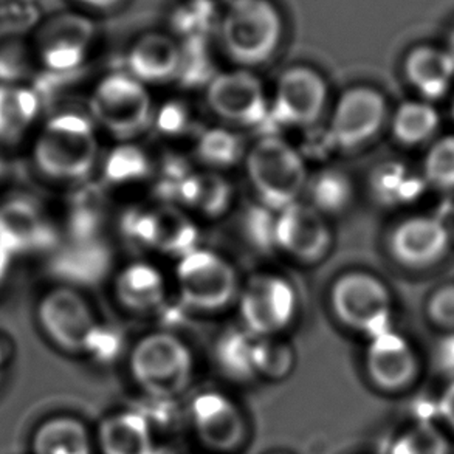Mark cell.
Segmentation results:
<instances>
[{
	"label": "cell",
	"instance_id": "6da1fadb",
	"mask_svg": "<svg viewBox=\"0 0 454 454\" xmlns=\"http://www.w3.org/2000/svg\"><path fill=\"white\" fill-rule=\"evenodd\" d=\"M99 160L98 128L82 112L61 111L43 118L28 143L31 169L55 184L86 182Z\"/></svg>",
	"mask_w": 454,
	"mask_h": 454
},
{
	"label": "cell",
	"instance_id": "7a4b0ae2",
	"mask_svg": "<svg viewBox=\"0 0 454 454\" xmlns=\"http://www.w3.org/2000/svg\"><path fill=\"white\" fill-rule=\"evenodd\" d=\"M129 372L137 387L153 402H172L190 389L196 358L184 340L172 332H151L129 352Z\"/></svg>",
	"mask_w": 454,
	"mask_h": 454
},
{
	"label": "cell",
	"instance_id": "3957f363",
	"mask_svg": "<svg viewBox=\"0 0 454 454\" xmlns=\"http://www.w3.org/2000/svg\"><path fill=\"white\" fill-rule=\"evenodd\" d=\"M247 178L259 202L281 211L306 194L309 169L302 153L283 137L264 136L247 149Z\"/></svg>",
	"mask_w": 454,
	"mask_h": 454
},
{
	"label": "cell",
	"instance_id": "277c9868",
	"mask_svg": "<svg viewBox=\"0 0 454 454\" xmlns=\"http://www.w3.org/2000/svg\"><path fill=\"white\" fill-rule=\"evenodd\" d=\"M37 327L43 337L68 356H98L103 325L86 296L70 286H53L37 298Z\"/></svg>",
	"mask_w": 454,
	"mask_h": 454
},
{
	"label": "cell",
	"instance_id": "5b68a950",
	"mask_svg": "<svg viewBox=\"0 0 454 454\" xmlns=\"http://www.w3.org/2000/svg\"><path fill=\"white\" fill-rule=\"evenodd\" d=\"M87 114L98 129L128 143L153 128L155 107L145 82L129 72H117L95 84Z\"/></svg>",
	"mask_w": 454,
	"mask_h": 454
},
{
	"label": "cell",
	"instance_id": "8992f818",
	"mask_svg": "<svg viewBox=\"0 0 454 454\" xmlns=\"http://www.w3.org/2000/svg\"><path fill=\"white\" fill-rule=\"evenodd\" d=\"M283 37V19L270 0H231L221 24L222 47L240 67L271 59Z\"/></svg>",
	"mask_w": 454,
	"mask_h": 454
},
{
	"label": "cell",
	"instance_id": "52a82bcc",
	"mask_svg": "<svg viewBox=\"0 0 454 454\" xmlns=\"http://www.w3.org/2000/svg\"><path fill=\"white\" fill-rule=\"evenodd\" d=\"M238 270L221 253L197 247L178 258L176 289L186 309L197 313H217L238 301Z\"/></svg>",
	"mask_w": 454,
	"mask_h": 454
},
{
	"label": "cell",
	"instance_id": "ba28073f",
	"mask_svg": "<svg viewBox=\"0 0 454 454\" xmlns=\"http://www.w3.org/2000/svg\"><path fill=\"white\" fill-rule=\"evenodd\" d=\"M240 325L254 337H281L295 321L298 295L287 278L259 271L240 286Z\"/></svg>",
	"mask_w": 454,
	"mask_h": 454
},
{
	"label": "cell",
	"instance_id": "9c48e42d",
	"mask_svg": "<svg viewBox=\"0 0 454 454\" xmlns=\"http://www.w3.org/2000/svg\"><path fill=\"white\" fill-rule=\"evenodd\" d=\"M335 318L350 331L372 338L389 331L393 304L387 286L366 271H348L335 279L329 292Z\"/></svg>",
	"mask_w": 454,
	"mask_h": 454
},
{
	"label": "cell",
	"instance_id": "30bf717a",
	"mask_svg": "<svg viewBox=\"0 0 454 454\" xmlns=\"http://www.w3.org/2000/svg\"><path fill=\"white\" fill-rule=\"evenodd\" d=\"M191 430L208 453L234 454L248 441L250 425L239 403L221 391H203L188 408Z\"/></svg>",
	"mask_w": 454,
	"mask_h": 454
},
{
	"label": "cell",
	"instance_id": "8fae6325",
	"mask_svg": "<svg viewBox=\"0 0 454 454\" xmlns=\"http://www.w3.org/2000/svg\"><path fill=\"white\" fill-rule=\"evenodd\" d=\"M205 99L209 111L231 128H253L270 115L264 84L247 68L217 74L208 81Z\"/></svg>",
	"mask_w": 454,
	"mask_h": 454
},
{
	"label": "cell",
	"instance_id": "7c38bea8",
	"mask_svg": "<svg viewBox=\"0 0 454 454\" xmlns=\"http://www.w3.org/2000/svg\"><path fill=\"white\" fill-rule=\"evenodd\" d=\"M56 227L36 197L8 191L0 196V247L16 259L50 250Z\"/></svg>",
	"mask_w": 454,
	"mask_h": 454
},
{
	"label": "cell",
	"instance_id": "4fadbf2b",
	"mask_svg": "<svg viewBox=\"0 0 454 454\" xmlns=\"http://www.w3.org/2000/svg\"><path fill=\"white\" fill-rule=\"evenodd\" d=\"M273 244L296 262L313 265L331 252L333 234L327 217L300 200L275 213Z\"/></svg>",
	"mask_w": 454,
	"mask_h": 454
},
{
	"label": "cell",
	"instance_id": "5bb4252c",
	"mask_svg": "<svg viewBox=\"0 0 454 454\" xmlns=\"http://www.w3.org/2000/svg\"><path fill=\"white\" fill-rule=\"evenodd\" d=\"M387 118V103L371 87H352L338 98L332 111L325 140L337 149L360 148L374 138Z\"/></svg>",
	"mask_w": 454,
	"mask_h": 454
},
{
	"label": "cell",
	"instance_id": "9a60e30c",
	"mask_svg": "<svg viewBox=\"0 0 454 454\" xmlns=\"http://www.w3.org/2000/svg\"><path fill=\"white\" fill-rule=\"evenodd\" d=\"M329 87L323 74L306 66L292 67L278 80L270 115L284 126L309 129L325 115Z\"/></svg>",
	"mask_w": 454,
	"mask_h": 454
},
{
	"label": "cell",
	"instance_id": "2e32d148",
	"mask_svg": "<svg viewBox=\"0 0 454 454\" xmlns=\"http://www.w3.org/2000/svg\"><path fill=\"white\" fill-rule=\"evenodd\" d=\"M129 223L130 236L155 252L182 258L197 248L199 231L194 219L176 203L138 209L129 215Z\"/></svg>",
	"mask_w": 454,
	"mask_h": 454
},
{
	"label": "cell",
	"instance_id": "e0dca14e",
	"mask_svg": "<svg viewBox=\"0 0 454 454\" xmlns=\"http://www.w3.org/2000/svg\"><path fill=\"white\" fill-rule=\"evenodd\" d=\"M364 368L375 387L383 391H399L411 383L418 360L410 341L389 329L369 338Z\"/></svg>",
	"mask_w": 454,
	"mask_h": 454
},
{
	"label": "cell",
	"instance_id": "ac0fdd59",
	"mask_svg": "<svg viewBox=\"0 0 454 454\" xmlns=\"http://www.w3.org/2000/svg\"><path fill=\"white\" fill-rule=\"evenodd\" d=\"M43 103L36 87L28 82L0 84V148L28 146L43 123Z\"/></svg>",
	"mask_w": 454,
	"mask_h": 454
},
{
	"label": "cell",
	"instance_id": "d6986e66",
	"mask_svg": "<svg viewBox=\"0 0 454 454\" xmlns=\"http://www.w3.org/2000/svg\"><path fill=\"white\" fill-rule=\"evenodd\" d=\"M449 230L433 215L410 217L394 228L389 248L394 258L410 267L434 264L447 253Z\"/></svg>",
	"mask_w": 454,
	"mask_h": 454
},
{
	"label": "cell",
	"instance_id": "ffe728a7",
	"mask_svg": "<svg viewBox=\"0 0 454 454\" xmlns=\"http://www.w3.org/2000/svg\"><path fill=\"white\" fill-rule=\"evenodd\" d=\"M95 443L101 454H163L153 422L140 411H117L98 425Z\"/></svg>",
	"mask_w": 454,
	"mask_h": 454
},
{
	"label": "cell",
	"instance_id": "44dd1931",
	"mask_svg": "<svg viewBox=\"0 0 454 454\" xmlns=\"http://www.w3.org/2000/svg\"><path fill=\"white\" fill-rule=\"evenodd\" d=\"M114 294L124 310L146 315L163 307L168 298V283L155 265L137 261L118 271Z\"/></svg>",
	"mask_w": 454,
	"mask_h": 454
},
{
	"label": "cell",
	"instance_id": "7402d4cb",
	"mask_svg": "<svg viewBox=\"0 0 454 454\" xmlns=\"http://www.w3.org/2000/svg\"><path fill=\"white\" fill-rule=\"evenodd\" d=\"M184 50L171 37L149 35L137 41L128 55L129 74L148 84H161L180 76Z\"/></svg>",
	"mask_w": 454,
	"mask_h": 454
},
{
	"label": "cell",
	"instance_id": "603a6c76",
	"mask_svg": "<svg viewBox=\"0 0 454 454\" xmlns=\"http://www.w3.org/2000/svg\"><path fill=\"white\" fill-rule=\"evenodd\" d=\"M233 202V186L221 172H190L178 186L172 203L182 207L191 215L219 217L225 215Z\"/></svg>",
	"mask_w": 454,
	"mask_h": 454
},
{
	"label": "cell",
	"instance_id": "cb8c5ba5",
	"mask_svg": "<svg viewBox=\"0 0 454 454\" xmlns=\"http://www.w3.org/2000/svg\"><path fill=\"white\" fill-rule=\"evenodd\" d=\"M95 436L81 419L59 414L37 425L30 439L31 454H93Z\"/></svg>",
	"mask_w": 454,
	"mask_h": 454
},
{
	"label": "cell",
	"instance_id": "d4e9b609",
	"mask_svg": "<svg viewBox=\"0 0 454 454\" xmlns=\"http://www.w3.org/2000/svg\"><path fill=\"white\" fill-rule=\"evenodd\" d=\"M405 74L424 98L439 99L453 84L454 62L447 50L419 47L406 58Z\"/></svg>",
	"mask_w": 454,
	"mask_h": 454
},
{
	"label": "cell",
	"instance_id": "484cf974",
	"mask_svg": "<svg viewBox=\"0 0 454 454\" xmlns=\"http://www.w3.org/2000/svg\"><path fill=\"white\" fill-rule=\"evenodd\" d=\"M371 188L379 202L399 207L416 202L424 194V178L402 163L379 166L371 178Z\"/></svg>",
	"mask_w": 454,
	"mask_h": 454
},
{
	"label": "cell",
	"instance_id": "4316f807",
	"mask_svg": "<svg viewBox=\"0 0 454 454\" xmlns=\"http://www.w3.org/2000/svg\"><path fill=\"white\" fill-rule=\"evenodd\" d=\"M256 337L244 327L222 335L215 348V362L222 372L234 381H253L258 379L254 371Z\"/></svg>",
	"mask_w": 454,
	"mask_h": 454
},
{
	"label": "cell",
	"instance_id": "83f0119b",
	"mask_svg": "<svg viewBox=\"0 0 454 454\" xmlns=\"http://www.w3.org/2000/svg\"><path fill=\"white\" fill-rule=\"evenodd\" d=\"M306 194L313 208L327 217L343 213L354 197V186L350 178L338 169H321L309 177Z\"/></svg>",
	"mask_w": 454,
	"mask_h": 454
},
{
	"label": "cell",
	"instance_id": "f1b7e54d",
	"mask_svg": "<svg viewBox=\"0 0 454 454\" xmlns=\"http://www.w3.org/2000/svg\"><path fill=\"white\" fill-rule=\"evenodd\" d=\"M197 157L209 171L221 172L246 159L247 149L240 137L228 128L202 132L196 142Z\"/></svg>",
	"mask_w": 454,
	"mask_h": 454
},
{
	"label": "cell",
	"instance_id": "f546056e",
	"mask_svg": "<svg viewBox=\"0 0 454 454\" xmlns=\"http://www.w3.org/2000/svg\"><path fill=\"white\" fill-rule=\"evenodd\" d=\"M439 128V114L425 101H408L393 117V132L403 145L412 146L430 140Z\"/></svg>",
	"mask_w": 454,
	"mask_h": 454
},
{
	"label": "cell",
	"instance_id": "4dcf8cb0",
	"mask_svg": "<svg viewBox=\"0 0 454 454\" xmlns=\"http://www.w3.org/2000/svg\"><path fill=\"white\" fill-rule=\"evenodd\" d=\"M295 368L294 348L281 337H256L254 371L258 379L279 381L287 379Z\"/></svg>",
	"mask_w": 454,
	"mask_h": 454
},
{
	"label": "cell",
	"instance_id": "1f68e13d",
	"mask_svg": "<svg viewBox=\"0 0 454 454\" xmlns=\"http://www.w3.org/2000/svg\"><path fill=\"white\" fill-rule=\"evenodd\" d=\"M450 443L434 422H416L389 443L387 454H449Z\"/></svg>",
	"mask_w": 454,
	"mask_h": 454
},
{
	"label": "cell",
	"instance_id": "d6a6232c",
	"mask_svg": "<svg viewBox=\"0 0 454 454\" xmlns=\"http://www.w3.org/2000/svg\"><path fill=\"white\" fill-rule=\"evenodd\" d=\"M425 176L439 188H454V136L434 143L425 160Z\"/></svg>",
	"mask_w": 454,
	"mask_h": 454
},
{
	"label": "cell",
	"instance_id": "836d02e7",
	"mask_svg": "<svg viewBox=\"0 0 454 454\" xmlns=\"http://www.w3.org/2000/svg\"><path fill=\"white\" fill-rule=\"evenodd\" d=\"M107 168H109L111 178L117 182H124V180H134L145 176L148 163L142 153H138L137 149L130 146H124L112 155L111 160L107 161Z\"/></svg>",
	"mask_w": 454,
	"mask_h": 454
},
{
	"label": "cell",
	"instance_id": "e575fe53",
	"mask_svg": "<svg viewBox=\"0 0 454 454\" xmlns=\"http://www.w3.org/2000/svg\"><path fill=\"white\" fill-rule=\"evenodd\" d=\"M191 124L190 111L178 103L165 106L163 111H155L153 126H157L165 136H178L184 129H190Z\"/></svg>",
	"mask_w": 454,
	"mask_h": 454
},
{
	"label": "cell",
	"instance_id": "d590c367",
	"mask_svg": "<svg viewBox=\"0 0 454 454\" xmlns=\"http://www.w3.org/2000/svg\"><path fill=\"white\" fill-rule=\"evenodd\" d=\"M428 309L434 323L454 331V286L437 290L431 298Z\"/></svg>",
	"mask_w": 454,
	"mask_h": 454
},
{
	"label": "cell",
	"instance_id": "8d00e7d4",
	"mask_svg": "<svg viewBox=\"0 0 454 454\" xmlns=\"http://www.w3.org/2000/svg\"><path fill=\"white\" fill-rule=\"evenodd\" d=\"M434 363L442 374L454 380V331L439 340L434 349Z\"/></svg>",
	"mask_w": 454,
	"mask_h": 454
},
{
	"label": "cell",
	"instance_id": "74e56055",
	"mask_svg": "<svg viewBox=\"0 0 454 454\" xmlns=\"http://www.w3.org/2000/svg\"><path fill=\"white\" fill-rule=\"evenodd\" d=\"M437 416L454 430V380L445 387L442 395L437 400Z\"/></svg>",
	"mask_w": 454,
	"mask_h": 454
},
{
	"label": "cell",
	"instance_id": "f35d334b",
	"mask_svg": "<svg viewBox=\"0 0 454 454\" xmlns=\"http://www.w3.org/2000/svg\"><path fill=\"white\" fill-rule=\"evenodd\" d=\"M14 343H12L10 335H6L4 332H0V385L5 380L8 371L12 368L14 362Z\"/></svg>",
	"mask_w": 454,
	"mask_h": 454
},
{
	"label": "cell",
	"instance_id": "ab89813d",
	"mask_svg": "<svg viewBox=\"0 0 454 454\" xmlns=\"http://www.w3.org/2000/svg\"><path fill=\"white\" fill-rule=\"evenodd\" d=\"M12 262H14V258H12V254L6 252L5 248L0 247V289L10 279V275H12Z\"/></svg>",
	"mask_w": 454,
	"mask_h": 454
},
{
	"label": "cell",
	"instance_id": "60d3db41",
	"mask_svg": "<svg viewBox=\"0 0 454 454\" xmlns=\"http://www.w3.org/2000/svg\"><path fill=\"white\" fill-rule=\"evenodd\" d=\"M84 5L93 6V8H109V6L115 5L120 0H78Z\"/></svg>",
	"mask_w": 454,
	"mask_h": 454
},
{
	"label": "cell",
	"instance_id": "b9f144b4",
	"mask_svg": "<svg viewBox=\"0 0 454 454\" xmlns=\"http://www.w3.org/2000/svg\"><path fill=\"white\" fill-rule=\"evenodd\" d=\"M449 51L450 56H451V59H453L454 62V31L451 33V37H450V43H449Z\"/></svg>",
	"mask_w": 454,
	"mask_h": 454
},
{
	"label": "cell",
	"instance_id": "7bdbcfd3",
	"mask_svg": "<svg viewBox=\"0 0 454 454\" xmlns=\"http://www.w3.org/2000/svg\"><path fill=\"white\" fill-rule=\"evenodd\" d=\"M199 2H202V4H207V2H215V0H199Z\"/></svg>",
	"mask_w": 454,
	"mask_h": 454
},
{
	"label": "cell",
	"instance_id": "ee69618b",
	"mask_svg": "<svg viewBox=\"0 0 454 454\" xmlns=\"http://www.w3.org/2000/svg\"><path fill=\"white\" fill-rule=\"evenodd\" d=\"M453 114H454V105H453Z\"/></svg>",
	"mask_w": 454,
	"mask_h": 454
},
{
	"label": "cell",
	"instance_id": "f6af8a7d",
	"mask_svg": "<svg viewBox=\"0 0 454 454\" xmlns=\"http://www.w3.org/2000/svg\"><path fill=\"white\" fill-rule=\"evenodd\" d=\"M277 454H286V453H277Z\"/></svg>",
	"mask_w": 454,
	"mask_h": 454
}]
</instances>
